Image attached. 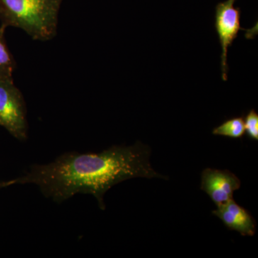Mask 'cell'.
Returning <instances> with one entry per match:
<instances>
[{
	"label": "cell",
	"mask_w": 258,
	"mask_h": 258,
	"mask_svg": "<svg viewBox=\"0 0 258 258\" xmlns=\"http://www.w3.org/2000/svg\"><path fill=\"white\" fill-rule=\"evenodd\" d=\"M151 150L137 142L113 146L101 153L67 152L47 164H35L15 184H36L45 198L61 204L77 194L95 197L106 210L104 195L112 186L130 179L168 178L158 174L149 162Z\"/></svg>",
	"instance_id": "cell-1"
},
{
	"label": "cell",
	"mask_w": 258,
	"mask_h": 258,
	"mask_svg": "<svg viewBox=\"0 0 258 258\" xmlns=\"http://www.w3.org/2000/svg\"><path fill=\"white\" fill-rule=\"evenodd\" d=\"M63 0H0V21L6 28L21 29L35 40L45 42L57 35Z\"/></svg>",
	"instance_id": "cell-2"
},
{
	"label": "cell",
	"mask_w": 258,
	"mask_h": 258,
	"mask_svg": "<svg viewBox=\"0 0 258 258\" xmlns=\"http://www.w3.org/2000/svg\"><path fill=\"white\" fill-rule=\"evenodd\" d=\"M0 126L19 141L28 139L26 103L14 80L0 81Z\"/></svg>",
	"instance_id": "cell-3"
},
{
	"label": "cell",
	"mask_w": 258,
	"mask_h": 258,
	"mask_svg": "<svg viewBox=\"0 0 258 258\" xmlns=\"http://www.w3.org/2000/svg\"><path fill=\"white\" fill-rule=\"evenodd\" d=\"M235 1L226 0L218 3L215 8V28L222 48V78L225 81H227L228 73V48L237 38L240 30H247L241 28V10L239 8H235Z\"/></svg>",
	"instance_id": "cell-4"
},
{
	"label": "cell",
	"mask_w": 258,
	"mask_h": 258,
	"mask_svg": "<svg viewBox=\"0 0 258 258\" xmlns=\"http://www.w3.org/2000/svg\"><path fill=\"white\" fill-rule=\"evenodd\" d=\"M241 181L228 170L205 169L202 173L201 189L217 205L233 199L234 192L240 189Z\"/></svg>",
	"instance_id": "cell-5"
},
{
	"label": "cell",
	"mask_w": 258,
	"mask_h": 258,
	"mask_svg": "<svg viewBox=\"0 0 258 258\" xmlns=\"http://www.w3.org/2000/svg\"><path fill=\"white\" fill-rule=\"evenodd\" d=\"M212 214L219 217L229 230L237 231L242 236H254L255 234V220L245 209L236 203L233 199L217 205Z\"/></svg>",
	"instance_id": "cell-6"
},
{
	"label": "cell",
	"mask_w": 258,
	"mask_h": 258,
	"mask_svg": "<svg viewBox=\"0 0 258 258\" xmlns=\"http://www.w3.org/2000/svg\"><path fill=\"white\" fill-rule=\"evenodd\" d=\"M6 27L0 26V81L13 80L16 62L5 40Z\"/></svg>",
	"instance_id": "cell-7"
},
{
	"label": "cell",
	"mask_w": 258,
	"mask_h": 258,
	"mask_svg": "<svg viewBox=\"0 0 258 258\" xmlns=\"http://www.w3.org/2000/svg\"><path fill=\"white\" fill-rule=\"evenodd\" d=\"M245 134L243 117H235L225 120L221 125L212 131V134L215 136L230 137L233 139H240Z\"/></svg>",
	"instance_id": "cell-8"
},
{
	"label": "cell",
	"mask_w": 258,
	"mask_h": 258,
	"mask_svg": "<svg viewBox=\"0 0 258 258\" xmlns=\"http://www.w3.org/2000/svg\"><path fill=\"white\" fill-rule=\"evenodd\" d=\"M244 129L247 137L258 141V114L255 110H250L244 118Z\"/></svg>",
	"instance_id": "cell-9"
},
{
	"label": "cell",
	"mask_w": 258,
	"mask_h": 258,
	"mask_svg": "<svg viewBox=\"0 0 258 258\" xmlns=\"http://www.w3.org/2000/svg\"><path fill=\"white\" fill-rule=\"evenodd\" d=\"M14 185L13 184V179L9 180V181H0V189H3V188L8 187V186H12Z\"/></svg>",
	"instance_id": "cell-10"
}]
</instances>
